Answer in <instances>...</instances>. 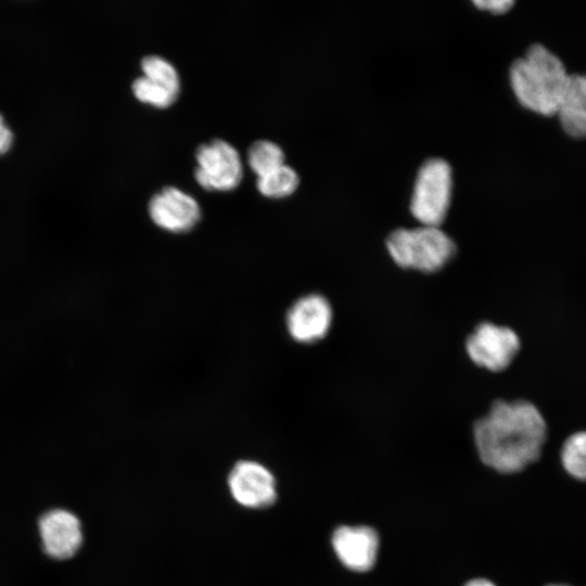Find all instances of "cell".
<instances>
[{
    "mask_svg": "<svg viewBox=\"0 0 586 586\" xmlns=\"http://www.w3.org/2000/svg\"><path fill=\"white\" fill-rule=\"evenodd\" d=\"M473 436L486 466L501 473H514L539 458L547 425L532 403L498 400L475 422Z\"/></svg>",
    "mask_w": 586,
    "mask_h": 586,
    "instance_id": "obj_1",
    "label": "cell"
},
{
    "mask_svg": "<svg viewBox=\"0 0 586 586\" xmlns=\"http://www.w3.org/2000/svg\"><path fill=\"white\" fill-rule=\"evenodd\" d=\"M569 74L561 60L542 44L530 47L510 67V84L518 101L526 109L545 115L557 114Z\"/></svg>",
    "mask_w": 586,
    "mask_h": 586,
    "instance_id": "obj_2",
    "label": "cell"
},
{
    "mask_svg": "<svg viewBox=\"0 0 586 586\" xmlns=\"http://www.w3.org/2000/svg\"><path fill=\"white\" fill-rule=\"evenodd\" d=\"M392 259L403 268L422 272L442 269L456 253L454 241L440 227L396 229L386 240Z\"/></svg>",
    "mask_w": 586,
    "mask_h": 586,
    "instance_id": "obj_3",
    "label": "cell"
},
{
    "mask_svg": "<svg viewBox=\"0 0 586 586\" xmlns=\"http://www.w3.org/2000/svg\"><path fill=\"white\" fill-rule=\"evenodd\" d=\"M453 190L451 168L442 158H430L420 167L410 202L412 216L422 225L440 227L447 215Z\"/></svg>",
    "mask_w": 586,
    "mask_h": 586,
    "instance_id": "obj_4",
    "label": "cell"
},
{
    "mask_svg": "<svg viewBox=\"0 0 586 586\" xmlns=\"http://www.w3.org/2000/svg\"><path fill=\"white\" fill-rule=\"evenodd\" d=\"M198 167L194 178L207 191H230L242 180V163L238 151L221 139L203 143L195 151Z\"/></svg>",
    "mask_w": 586,
    "mask_h": 586,
    "instance_id": "obj_5",
    "label": "cell"
},
{
    "mask_svg": "<svg viewBox=\"0 0 586 586\" xmlns=\"http://www.w3.org/2000/svg\"><path fill=\"white\" fill-rule=\"evenodd\" d=\"M466 349L475 365L497 372L511 364L520 349V339L508 327L483 322L467 339Z\"/></svg>",
    "mask_w": 586,
    "mask_h": 586,
    "instance_id": "obj_6",
    "label": "cell"
},
{
    "mask_svg": "<svg viewBox=\"0 0 586 586\" xmlns=\"http://www.w3.org/2000/svg\"><path fill=\"white\" fill-rule=\"evenodd\" d=\"M149 214L155 225L175 233L191 230L201 218L198 202L175 187H165L151 196Z\"/></svg>",
    "mask_w": 586,
    "mask_h": 586,
    "instance_id": "obj_7",
    "label": "cell"
},
{
    "mask_svg": "<svg viewBox=\"0 0 586 586\" xmlns=\"http://www.w3.org/2000/svg\"><path fill=\"white\" fill-rule=\"evenodd\" d=\"M339 560L349 570L367 572L373 568L379 550V535L367 525H343L332 535Z\"/></svg>",
    "mask_w": 586,
    "mask_h": 586,
    "instance_id": "obj_8",
    "label": "cell"
},
{
    "mask_svg": "<svg viewBox=\"0 0 586 586\" xmlns=\"http://www.w3.org/2000/svg\"><path fill=\"white\" fill-rule=\"evenodd\" d=\"M228 483L233 498L245 507H268L277 497L272 474L254 461L238 462L229 475Z\"/></svg>",
    "mask_w": 586,
    "mask_h": 586,
    "instance_id": "obj_9",
    "label": "cell"
},
{
    "mask_svg": "<svg viewBox=\"0 0 586 586\" xmlns=\"http://www.w3.org/2000/svg\"><path fill=\"white\" fill-rule=\"evenodd\" d=\"M332 310L329 302L319 294H309L297 300L286 316L291 336L302 343H313L329 331Z\"/></svg>",
    "mask_w": 586,
    "mask_h": 586,
    "instance_id": "obj_10",
    "label": "cell"
},
{
    "mask_svg": "<svg viewBox=\"0 0 586 586\" xmlns=\"http://www.w3.org/2000/svg\"><path fill=\"white\" fill-rule=\"evenodd\" d=\"M39 532L44 551L55 559L73 557L82 542L78 518L62 509L44 513L39 520Z\"/></svg>",
    "mask_w": 586,
    "mask_h": 586,
    "instance_id": "obj_11",
    "label": "cell"
},
{
    "mask_svg": "<svg viewBox=\"0 0 586 586\" xmlns=\"http://www.w3.org/2000/svg\"><path fill=\"white\" fill-rule=\"evenodd\" d=\"M564 132L575 139L586 138V75H570L557 111Z\"/></svg>",
    "mask_w": 586,
    "mask_h": 586,
    "instance_id": "obj_12",
    "label": "cell"
},
{
    "mask_svg": "<svg viewBox=\"0 0 586 586\" xmlns=\"http://www.w3.org/2000/svg\"><path fill=\"white\" fill-rule=\"evenodd\" d=\"M300 183L296 171L288 165H281L272 171L257 177L258 191L271 199H281L292 194Z\"/></svg>",
    "mask_w": 586,
    "mask_h": 586,
    "instance_id": "obj_13",
    "label": "cell"
},
{
    "mask_svg": "<svg viewBox=\"0 0 586 586\" xmlns=\"http://www.w3.org/2000/svg\"><path fill=\"white\" fill-rule=\"evenodd\" d=\"M247 162L257 177H260L283 165L284 153L269 140H256L249 148Z\"/></svg>",
    "mask_w": 586,
    "mask_h": 586,
    "instance_id": "obj_14",
    "label": "cell"
},
{
    "mask_svg": "<svg viewBox=\"0 0 586 586\" xmlns=\"http://www.w3.org/2000/svg\"><path fill=\"white\" fill-rule=\"evenodd\" d=\"M141 68L143 76L179 95V76L176 68L168 61L158 55H146L141 60Z\"/></svg>",
    "mask_w": 586,
    "mask_h": 586,
    "instance_id": "obj_15",
    "label": "cell"
},
{
    "mask_svg": "<svg viewBox=\"0 0 586 586\" xmlns=\"http://www.w3.org/2000/svg\"><path fill=\"white\" fill-rule=\"evenodd\" d=\"M561 461L574 477L586 480V432L572 434L563 444Z\"/></svg>",
    "mask_w": 586,
    "mask_h": 586,
    "instance_id": "obj_16",
    "label": "cell"
},
{
    "mask_svg": "<svg viewBox=\"0 0 586 586\" xmlns=\"http://www.w3.org/2000/svg\"><path fill=\"white\" fill-rule=\"evenodd\" d=\"M131 89L138 100L160 109L169 106L178 97L145 76L137 77Z\"/></svg>",
    "mask_w": 586,
    "mask_h": 586,
    "instance_id": "obj_17",
    "label": "cell"
},
{
    "mask_svg": "<svg viewBox=\"0 0 586 586\" xmlns=\"http://www.w3.org/2000/svg\"><path fill=\"white\" fill-rule=\"evenodd\" d=\"M473 3L481 10L493 14H504L514 4L511 0H474Z\"/></svg>",
    "mask_w": 586,
    "mask_h": 586,
    "instance_id": "obj_18",
    "label": "cell"
},
{
    "mask_svg": "<svg viewBox=\"0 0 586 586\" xmlns=\"http://www.w3.org/2000/svg\"><path fill=\"white\" fill-rule=\"evenodd\" d=\"M12 141V131L5 126L3 117L0 114V154H3L10 150Z\"/></svg>",
    "mask_w": 586,
    "mask_h": 586,
    "instance_id": "obj_19",
    "label": "cell"
},
{
    "mask_svg": "<svg viewBox=\"0 0 586 586\" xmlns=\"http://www.w3.org/2000/svg\"><path fill=\"white\" fill-rule=\"evenodd\" d=\"M464 586H495V584L486 578H474L467 582Z\"/></svg>",
    "mask_w": 586,
    "mask_h": 586,
    "instance_id": "obj_20",
    "label": "cell"
},
{
    "mask_svg": "<svg viewBox=\"0 0 586 586\" xmlns=\"http://www.w3.org/2000/svg\"><path fill=\"white\" fill-rule=\"evenodd\" d=\"M549 586H564V585H549Z\"/></svg>",
    "mask_w": 586,
    "mask_h": 586,
    "instance_id": "obj_21",
    "label": "cell"
}]
</instances>
